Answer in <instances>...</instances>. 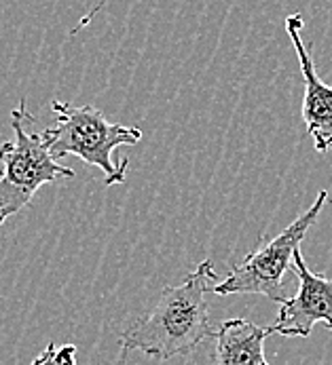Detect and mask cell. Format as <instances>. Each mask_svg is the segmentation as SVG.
I'll use <instances>...</instances> for the list:
<instances>
[{"label": "cell", "mask_w": 332, "mask_h": 365, "mask_svg": "<svg viewBox=\"0 0 332 365\" xmlns=\"http://www.w3.org/2000/svg\"><path fill=\"white\" fill-rule=\"evenodd\" d=\"M326 203H328V190H320L311 207L301 213L277 237L265 241L239 264H235L226 274V279L214 285L212 294L214 296L256 294L281 304L288 298L283 292V274L292 268L294 252L301 250L303 239L307 237L309 228L318 222Z\"/></svg>", "instance_id": "277c9868"}, {"label": "cell", "mask_w": 332, "mask_h": 365, "mask_svg": "<svg viewBox=\"0 0 332 365\" xmlns=\"http://www.w3.org/2000/svg\"><path fill=\"white\" fill-rule=\"evenodd\" d=\"M303 26L305 21L301 13H292L286 17V34L292 41V47L301 63V74L305 81L303 123L313 140L316 153H328V148H332V87L326 85L316 72L313 57L301 38Z\"/></svg>", "instance_id": "8992f818"}, {"label": "cell", "mask_w": 332, "mask_h": 365, "mask_svg": "<svg viewBox=\"0 0 332 365\" xmlns=\"http://www.w3.org/2000/svg\"><path fill=\"white\" fill-rule=\"evenodd\" d=\"M30 365H76V346H56L54 342H49L45 351H41Z\"/></svg>", "instance_id": "ba28073f"}, {"label": "cell", "mask_w": 332, "mask_h": 365, "mask_svg": "<svg viewBox=\"0 0 332 365\" xmlns=\"http://www.w3.org/2000/svg\"><path fill=\"white\" fill-rule=\"evenodd\" d=\"M218 283L214 262L203 260L180 285L166 287L153 311L131 323L121 336V351H140L153 359L167 361L197 351L216 336L210 323L206 296Z\"/></svg>", "instance_id": "6da1fadb"}, {"label": "cell", "mask_w": 332, "mask_h": 365, "mask_svg": "<svg viewBox=\"0 0 332 365\" xmlns=\"http://www.w3.org/2000/svg\"><path fill=\"white\" fill-rule=\"evenodd\" d=\"M292 270L298 277V292L279 307L273 334L283 338H307L316 323H324L332 331V279L316 274L305 264L301 250L294 252Z\"/></svg>", "instance_id": "5b68a950"}, {"label": "cell", "mask_w": 332, "mask_h": 365, "mask_svg": "<svg viewBox=\"0 0 332 365\" xmlns=\"http://www.w3.org/2000/svg\"><path fill=\"white\" fill-rule=\"evenodd\" d=\"M56 112V125L41 131L43 142L54 158L79 157L83 163L102 169L104 184L119 186L127 180L129 158L114 163V150L119 146H134L142 140L138 127L111 123L96 106H70L51 100Z\"/></svg>", "instance_id": "7a4b0ae2"}, {"label": "cell", "mask_w": 332, "mask_h": 365, "mask_svg": "<svg viewBox=\"0 0 332 365\" xmlns=\"http://www.w3.org/2000/svg\"><path fill=\"white\" fill-rule=\"evenodd\" d=\"M273 327H261L248 319H226L216 329V365H271L265 357V340Z\"/></svg>", "instance_id": "52a82bcc"}, {"label": "cell", "mask_w": 332, "mask_h": 365, "mask_svg": "<svg viewBox=\"0 0 332 365\" xmlns=\"http://www.w3.org/2000/svg\"><path fill=\"white\" fill-rule=\"evenodd\" d=\"M32 120L26 100L11 112V127L15 133L13 142H4L0 146V226L15 213L26 207L41 186L72 180L74 171L64 167L57 158L47 150L41 133H30L26 123Z\"/></svg>", "instance_id": "3957f363"}]
</instances>
